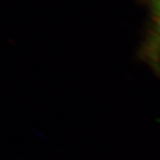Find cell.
I'll return each instance as SVG.
<instances>
[{
	"instance_id": "6da1fadb",
	"label": "cell",
	"mask_w": 160,
	"mask_h": 160,
	"mask_svg": "<svg viewBox=\"0 0 160 160\" xmlns=\"http://www.w3.org/2000/svg\"><path fill=\"white\" fill-rule=\"evenodd\" d=\"M149 9L150 26L143 47L149 60L158 62L160 58V0H145Z\"/></svg>"
}]
</instances>
